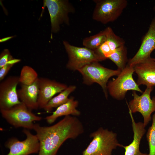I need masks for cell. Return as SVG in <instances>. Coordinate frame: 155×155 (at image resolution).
Here are the masks:
<instances>
[{
    "label": "cell",
    "mask_w": 155,
    "mask_h": 155,
    "mask_svg": "<svg viewBox=\"0 0 155 155\" xmlns=\"http://www.w3.org/2000/svg\"><path fill=\"white\" fill-rule=\"evenodd\" d=\"M33 130L40 143L38 155H56L63 144L69 139H74L84 132L82 122L76 117L65 116L50 126L34 124Z\"/></svg>",
    "instance_id": "cell-1"
},
{
    "label": "cell",
    "mask_w": 155,
    "mask_h": 155,
    "mask_svg": "<svg viewBox=\"0 0 155 155\" xmlns=\"http://www.w3.org/2000/svg\"><path fill=\"white\" fill-rule=\"evenodd\" d=\"M92 140L82 155H112L113 150L122 147L117 139V133L100 127L90 135Z\"/></svg>",
    "instance_id": "cell-2"
},
{
    "label": "cell",
    "mask_w": 155,
    "mask_h": 155,
    "mask_svg": "<svg viewBox=\"0 0 155 155\" xmlns=\"http://www.w3.org/2000/svg\"><path fill=\"white\" fill-rule=\"evenodd\" d=\"M78 71L81 74L84 84L91 85L96 83L101 87L105 98H108L107 84L109 79L114 76H118L121 71L117 69L114 70L104 67L98 62H95L86 65Z\"/></svg>",
    "instance_id": "cell-3"
},
{
    "label": "cell",
    "mask_w": 155,
    "mask_h": 155,
    "mask_svg": "<svg viewBox=\"0 0 155 155\" xmlns=\"http://www.w3.org/2000/svg\"><path fill=\"white\" fill-rule=\"evenodd\" d=\"M134 72L133 67L127 64L116 79L108 83V91L112 97L118 100H122L129 90L143 93V92L133 78Z\"/></svg>",
    "instance_id": "cell-4"
},
{
    "label": "cell",
    "mask_w": 155,
    "mask_h": 155,
    "mask_svg": "<svg viewBox=\"0 0 155 155\" xmlns=\"http://www.w3.org/2000/svg\"><path fill=\"white\" fill-rule=\"evenodd\" d=\"M95 4L92 18L103 24L113 22L120 16L127 7L126 0H94Z\"/></svg>",
    "instance_id": "cell-5"
},
{
    "label": "cell",
    "mask_w": 155,
    "mask_h": 155,
    "mask_svg": "<svg viewBox=\"0 0 155 155\" xmlns=\"http://www.w3.org/2000/svg\"><path fill=\"white\" fill-rule=\"evenodd\" d=\"M0 111L2 117L16 128L33 129L34 125L33 122L42 119L41 117L33 113L22 102L9 109Z\"/></svg>",
    "instance_id": "cell-6"
},
{
    "label": "cell",
    "mask_w": 155,
    "mask_h": 155,
    "mask_svg": "<svg viewBox=\"0 0 155 155\" xmlns=\"http://www.w3.org/2000/svg\"><path fill=\"white\" fill-rule=\"evenodd\" d=\"M63 43L68 57L66 67L71 70L78 71L91 63L102 61L94 50L72 45L66 40Z\"/></svg>",
    "instance_id": "cell-7"
},
{
    "label": "cell",
    "mask_w": 155,
    "mask_h": 155,
    "mask_svg": "<svg viewBox=\"0 0 155 155\" xmlns=\"http://www.w3.org/2000/svg\"><path fill=\"white\" fill-rule=\"evenodd\" d=\"M43 8L47 7L50 16L51 31L58 32L60 25L64 23L69 24V14L75 12V9L67 0H45Z\"/></svg>",
    "instance_id": "cell-8"
},
{
    "label": "cell",
    "mask_w": 155,
    "mask_h": 155,
    "mask_svg": "<svg viewBox=\"0 0 155 155\" xmlns=\"http://www.w3.org/2000/svg\"><path fill=\"white\" fill-rule=\"evenodd\" d=\"M154 87H146L142 94L139 96L136 91H133V98L127 104L129 110L132 113H140L144 119V124L146 127L152 119L151 115L155 112V96L152 99L150 94Z\"/></svg>",
    "instance_id": "cell-9"
},
{
    "label": "cell",
    "mask_w": 155,
    "mask_h": 155,
    "mask_svg": "<svg viewBox=\"0 0 155 155\" xmlns=\"http://www.w3.org/2000/svg\"><path fill=\"white\" fill-rule=\"evenodd\" d=\"M23 131L26 136L25 140L20 141L12 137L5 142V146L9 150L6 155H29L38 153L40 143L36 135L27 129H24Z\"/></svg>",
    "instance_id": "cell-10"
},
{
    "label": "cell",
    "mask_w": 155,
    "mask_h": 155,
    "mask_svg": "<svg viewBox=\"0 0 155 155\" xmlns=\"http://www.w3.org/2000/svg\"><path fill=\"white\" fill-rule=\"evenodd\" d=\"M19 77L11 76L0 84V110L9 109L22 103L17 93Z\"/></svg>",
    "instance_id": "cell-11"
},
{
    "label": "cell",
    "mask_w": 155,
    "mask_h": 155,
    "mask_svg": "<svg viewBox=\"0 0 155 155\" xmlns=\"http://www.w3.org/2000/svg\"><path fill=\"white\" fill-rule=\"evenodd\" d=\"M155 49V16L152 19L141 45L134 56L128 60L127 64L133 67L150 57Z\"/></svg>",
    "instance_id": "cell-12"
},
{
    "label": "cell",
    "mask_w": 155,
    "mask_h": 155,
    "mask_svg": "<svg viewBox=\"0 0 155 155\" xmlns=\"http://www.w3.org/2000/svg\"><path fill=\"white\" fill-rule=\"evenodd\" d=\"M39 108H43L48 102L58 93L67 87L65 84L45 78H39Z\"/></svg>",
    "instance_id": "cell-13"
},
{
    "label": "cell",
    "mask_w": 155,
    "mask_h": 155,
    "mask_svg": "<svg viewBox=\"0 0 155 155\" xmlns=\"http://www.w3.org/2000/svg\"><path fill=\"white\" fill-rule=\"evenodd\" d=\"M137 74L136 83L139 85L146 87L155 86V61L151 57L133 66Z\"/></svg>",
    "instance_id": "cell-14"
},
{
    "label": "cell",
    "mask_w": 155,
    "mask_h": 155,
    "mask_svg": "<svg viewBox=\"0 0 155 155\" xmlns=\"http://www.w3.org/2000/svg\"><path fill=\"white\" fill-rule=\"evenodd\" d=\"M129 112L131 120L133 139L128 145L123 146L122 147L125 150L124 155H149V154L141 152L139 149L141 139L146 132L143 123L136 122L131 112L129 110Z\"/></svg>",
    "instance_id": "cell-15"
},
{
    "label": "cell",
    "mask_w": 155,
    "mask_h": 155,
    "mask_svg": "<svg viewBox=\"0 0 155 155\" xmlns=\"http://www.w3.org/2000/svg\"><path fill=\"white\" fill-rule=\"evenodd\" d=\"M38 79L29 85H21L17 93L20 100L31 110L39 108L38 99L39 94Z\"/></svg>",
    "instance_id": "cell-16"
},
{
    "label": "cell",
    "mask_w": 155,
    "mask_h": 155,
    "mask_svg": "<svg viewBox=\"0 0 155 155\" xmlns=\"http://www.w3.org/2000/svg\"><path fill=\"white\" fill-rule=\"evenodd\" d=\"M78 105V101L75 100L73 97H71L67 102L57 108L52 115L46 116L45 119L48 123L51 124L58 118L63 116L72 115L74 116H79L81 113L76 109Z\"/></svg>",
    "instance_id": "cell-17"
},
{
    "label": "cell",
    "mask_w": 155,
    "mask_h": 155,
    "mask_svg": "<svg viewBox=\"0 0 155 155\" xmlns=\"http://www.w3.org/2000/svg\"><path fill=\"white\" fill-rule=\"evenodd\" d=\"M76 88L74 85H71L59 93L56 96L53 97L47 103L44 110L47 112H50L53 108H57L61 105L67 102L69 100L68 96Z\"/></svg>",
    "instance_id": "cell-18"
},
{
    "label": "cell",
    "mask_w": 155,
    "mask_h": 155,
    "mask_svg": "<svg viewBox=\"0 0 155 155\" xmlns=\"http://www.w3.org/2000/svg\"><path fill=\"white\" fill-rule=\"evenodd\" d=\"M127 50L124 45L116 49L110 56L108 59L113 62L117 67V69L121 71L126 67L128 62Z\"/></svg>",
    "instance_id": "cell-19"
},
{
    "label": "cell",
    "mask_w": 155,
    "mask_h": 155,
    "mask_svg": "<svg viewBox=\"0 0 155 155\" xmlns=\"http://www.w3.org/2000/svg\"><path fill=\"white\" fill-rule=\"evenodd\" d=\"M106 36L105 30L93 36L85 38L83 40V45L90 49L95 50L106 40Z\"/></svg>",
    "instance_id": "cell-20"
},
{
    "label": "cell",
    "mask_w": 155,
    "mask_h": 155,
    "mask_svg": "<svg viewBox=\"0 0 155 155\" xmlns=\"http://www.w3.org/2000/svg\"><path fill=\"white\" fill-rule=\"evenodd\" d=\"M36 72L32 67L24 66L22 68L20 76L21 85H29L33 84L38 78Z\"/></svg>",
    "instance_id": "cell-21"
},
{
    "label": "cell",
    "mask_w": 155,
    "mask_h": 155,
    "mask_svg": "<svg viewBox=\"0 0 155 155\" xmlns=\"http://www.w3.org/2000/svg\"><path fill=\"white\" fill-rule=\"evenodd\" d=\"M104 30L106 36V41L112 51H114L116 49L125 45L124 40L116 35L111 27H108Z\"/></svg>",
    "instance_id": "cell-22"
},
{
    "label": "cell",
    "mask_w": 155,
    "mask_h": 155,
    "mask_svg": "<svg viewBox=\"0 0 155 155\" xmlns=\"http://www.w3.org/2000/svg\"><path fill=\"white\" fill-rule=\"evenodd\" d=\"M152 119V125L149 128L146 135L149 146V155H155V112Z\"/></svg>",
    "instance_id": "cell-23"
},
{
    "label": "cell",
    "mask_w": 155,
    "mask_h": 155,
    "mask_svg": "<svg viewBox=\"0 0 155 155\" xmlns=\"http://www.w3.org/2000/svg\"><path fill=\"white\" fill-rule=\"evenodd\" d=\"M13 59L8 50H4L0 55V68L7 64Z\"/></svg>",
    "instance_id": "cell-24"
},
{
    "label": "cell",
    "mask_w": 155,
    "mask_h": 155,
    "mask_svg": "<svg viewBox=\"0 0 155 155\" xmlns=\"http://www.w3.org/2000/svg\"><path fill=\"white\" fill-rule=\"evenodd\" d=\"M14 65L7 64L0 68V81H2L4 79L10 69Z\"/></svg>",
    "instance_id": "cell-25"
},
{
    "label": "cell",
    "mask_w": 155,
    "mask_h": 155,
    "mask_svg": "<svg viewBox=\"0 0 155 155\" xmlns=\"http://www.w3.org/2000/svg\"><path fill=\"white\" fill-rule=\"evenodd\" d=\"M154 11L155 12V5L153 8Z\"/></svg>",
    "instance_id": "cell-26"
},
{
    "label": "cell",
    "mask_w": 155,
    "mask_h": 155,
    "mask_svg": "<svg viewBox=\"0 0 155 155\" xmlns=\"http://www.w3.org/2000/svg\"><path fill=\"white\" fill-rule=\"evenodd\" d=\"M153 59L154 60V61H155V58H153Z\"/></svg>",
    "instance_id": "cell-27"
}]
</instances>
